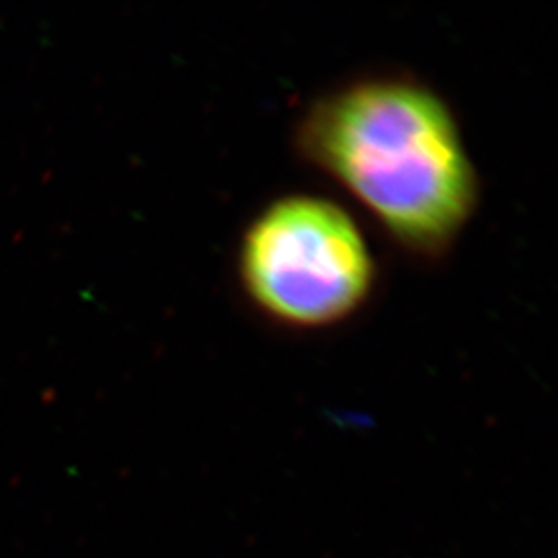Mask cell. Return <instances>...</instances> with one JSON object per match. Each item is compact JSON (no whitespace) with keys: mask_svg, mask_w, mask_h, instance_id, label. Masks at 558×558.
<instances>
[{"mask_svg":"<svg viewBox=\"0 0 558 558\" xmlns=\"http://www.w3.org/2000/svg\"><path fill=\"white\" fill-rule=\"evenodd\" d=\"M296 147L417 257L452 248L480 203L452 109L417 80L371 76L329 90L301 118Z\"/></svg>","mask_w":558,"mask_h":558,"instance_id":"6da1fadb","label":"cell"},{"mask_svg":"<svg viewBox=\"0 0 558 558\" xmlns=\"http://www.w3.org/2000/svg\"><path fill=\"white\" fill-rule=\"evenodd\" d=\"M244 293L269 320L324 329L369 301L376 263L353 216L318 195H286L250 222L239 248Z\"/></svg>","mask_w":558,"mask_h":558,"instance_id":"7a4b0ae2","label":"cell"}]
</instances>
